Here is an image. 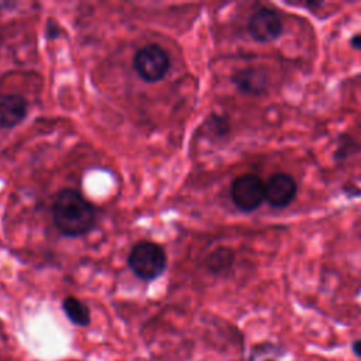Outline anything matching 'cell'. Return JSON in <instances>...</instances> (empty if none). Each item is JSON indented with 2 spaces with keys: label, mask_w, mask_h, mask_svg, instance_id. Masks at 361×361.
Masks as SVG:
<instances>
[{
  "label": "cell",
  "mask_w": 361,
  "mask_h": 361,
  "mask_svg": "<svg viewBox=\"0 0 361 361\" xmlns=\"http://www.w3.org/2000/svg\"><path fill=\"white\" fill-rule=\"evenodd\" d=\"M247 30L252 39L268 44L276 41L282 35L283 23L278 10L271 7H259L251 14Z\"/></svg>",
  "instance_id": "obj_5"
},
{
  "label": "cell",
  "mask_w": 361,
  "mask_h": 361,
  "mask_svg": "<svg viewBox=\"0 0 361 361\" xmlns=\"http://www.w3.org/2000/svg\"><path fill=\"white\" fill-rule=\"evenodd\" d=\"M353 351H354L358 357H361V340H357V341L353 344Z\"/></svg>",
  "instance_id": "obj_15"
},
{
  "label": "cell",
  "mask_w": 361,
  "mask_h": 361,
  "mask_svg": "<svg viewBox=\"0 0 361 361\" xmlns=\"http://www.w3.org/2000/svg\"><path fill=\"white\" fill-rule=\"evenodd\" d=\"M62 309L66 317L76 326H87L90 323L89 307L75 296H66L62 302Z\"/></svg>",
  "instance_id": "obj_10"
},
{
  "label": "cell",
  "mask_w": 361,
  "mask_h": 361,
  "mask_svg": "<svg viewBox=\"0 0 361 361\" xmlns=\"http://www.w3.org/2000/svg\"><path fill=\"white\" fill-rule=\"evenodd\" d=\"M233 264H234V251L226 245L216 247L206 258V267L214 275H221L227 272L233 267Z\"/></svg>",
  "instance_id": "obj_9"
},
{
  "label": "cell",
  "mask_w": 361,
  "mask_h": 361,
  "mask_svg": "<svg viewBox=\"0 0 361 361\" xmlns=\"http://www.w3.org/2000/svg\"><path fill=\"white\" fill-rule=\"evenodd\" d=\"M350 45H351L354 49L361 51V34H354V35L350 38Z\"/></svg>",
  "instance_id": "obj_14"
},
{
  "label": "cell",
  "mask_w": 361,
  "mask_h": 361,
  "mask_svg": "<svg viewBox=\"0 0 361 361\" xmlns=\"http://www.w3.org/2000/svg\"><path fill=\"white\" fill-rule=\"evenodd\" d=\"M268 361H272V360H268Z\"/></svg>",
  "instance_id": "obj_16"
},
{
  "label": "cell",
  "mask_w": 361,
  "mask_h": 361,
  "mask_svg": "<svg viewBox=\"0 0 361 361\" xmlns=\"http://www.w3.org/2000/svg\"><path fill=\"white\" fill-rule=\"evenodd\" d=\"M133 66L144 82L155 83L166 76L171 66V59L162 47L148 44L137 51Z\"/></svg>",
  "instance_id": "obj_3"
},
{
  "label": "cell",
  "mask_w": 361,
  "mask_h": 361,
  "mask_svg": "<svg viewBox=\"0 0 361 361\" xmlns=\"http://www.w3.org/2000/svg\"><path fill=\"white\" fill-rule=\"evenodd\" d=\"M128 268L142 281L157 279L166 269V252L154 241H138L127 257Z\"/></svg>",
  "instance_id": "obj_2"
},
{
  "label": "cell",
  "mask_w": 361,
  "mask_h": 361,
  "mask_svg": "<svg viewBox=\"0 0 361 361\" xmlns=\"http://www.w3.org/2000/svg\"><path fill=\"white\" fill-rule=\"evenodd\" d=\"M27 116V102L20 94H6L0 99V128H13Z\"/></svg>",
  "instance_id": "obj_8"
},
{
  "label": "cell",
  "mask_w": 361,
  "mask_h": 361,
  "mask_svg": "<svg viewBox=\"0 0 361 361\" xmlns=\"http://www.w3.org/2000/svg\"><path fill=\"white\" fill-rule=\"evenodd\" d=\"M230 195L240 212L250 213L257 210L265 200V183L255 173H244L233 180Z\"/></svg>",
  "instance_id": "obj_4"
},
{
  "label": "cell",
  "mask_w": 361,
  "mask_h": 361,
  "mask_svg": "<svg viewBox=\"0 0 361 361\" xmlns=\"http://www.w3.org/2000/svg\"><path fill=\"white\" fill-rule=\"evenodd\" d=\"M355 151H358V145L354 142V140L348 135H341L334 157L336 159H345Z\"/></svg>",
  "instance_id": "obj_12"
},
{
  "label": "cell",
  "mask_w": 361,
  "mask_h": 361,
  "mask_svg": "<svg viewBox=\"0 0 361 361\" xmlns=\"http://www.w3.org/2000/svg\"><path fill=\"white\" fill-rule=\"evenodd\" d=\"M207 131L216 138H224L230 133V123L226 117L219 114H212L206 121Z\"/></svg>",
  "instance_id": "obj_11"
},
{
  "label": "cell",
  "mask_w": 361,
  "mask_h": 361,
  "mask_svg": "<svg viewBox=\"0 0 361 361\" xmlns=\"http://www.w3.org/2000/svg\"><path fill=\"white\" fill-rule=\"evenodd\" d=\"M296 193V180L289 173H274L265 183V200L274 209L288 207L295 200Z\"/></svg>",
  "instance_id": "obj_6"
},
{
  "label": "cell",
  "mask_w": 361,
  "mask_h": 361,
  "mask_svg": "<svg viewBox=\"0 0 361 361\" xmlns=\"http://www.w3.org/2000/svg\"><path fill=\"white\" fill-rule=\"evenodd\" d=\"M59 32H61V30L56 27V24H55L54 21H49V23H48V31H47L48 37L55 38V37L59 35Z\"/></svg>",
  "instance_id": "obj_13"
},
{
  "label": "cell",
  "mask_w": 361,
  "mask_h": 361,
  "mask_svg": "<svg viewBox=\"0 0 361 361\" xmlns=\"http://www.w3.org/2000/svg\"><path fill=\"white\" fill-rule=\"evenodd\" d=\"M52 219L56 228L66 237L85 235L94 228L96 207L72 188L62 189L52 204Z\"/></svg>",
  "instance_id": "obj_1"
},
{
  "label": "cell",
  "mask_w": 361,
  "mask_h": 361,
  "mask_svg": "<svg viewBox=\"0 0 361 361\" xmlns=\"http://www.w3.org/2000/svg\"><path fill=\"white\" fill-rule=\"evenodd\" d=\"M231 82L240 92L250 96H261L268 89L267 73L262 69L254 66L237 71L231 76Z\"/></svg>",
  "instance_id": "obj_7"
}]
</instances>
